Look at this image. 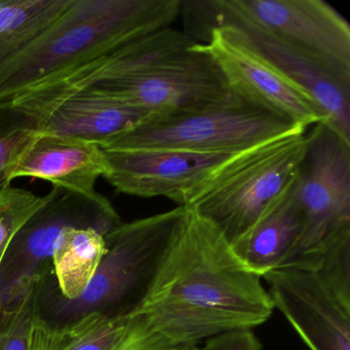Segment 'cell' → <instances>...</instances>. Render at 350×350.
Returning a JSON list of instances; mask_svg holds the SVG:
<instances>
[{"label":"cell","mask_w":350,"mask_h":350,"mask_svg":"<svg viewBox=\"0 0 350 350\" xmlns=\"http://www.w3.org/2000/svg\"><path fill=\"white\" fill-rule=\"evenodd\" d=\"M46 200V196H38L29 190L12 186L0 194V259L20 229Z\"/></svg>","instance_id":"cell-23"},{"label":"cell","mask_w":350,"mask_h":350,"mask_svg":"<svg viewBox=\"0 0 350 350\" xmlns=\"http://www.w3.org/2000/svg\"><path fill=\"white\" fill-rule=\"evenodd\" d=\"M180 16L198 44L213 28L249 26L350 73L349 23L323 0H182Z\"/></svg>","instance_id":"cell-5"},{"label":"cell","mask_w":350,"mask_h":350,"mask_svg":"<svg viewBox=\"0 0 350 350\" xmlns=\"http://www.w3.org/2000/svg\"><path fill=\"white\" fill-rule=\"evenodd\" d=\"M153 114L94 90L71 96L44 114L40 134L66 137L103 147Z\"/></svg>","instance_id":"cell-14"},{"label":"cell","mask_w":350,"mask_h":350,"mask_svg":"<svg viewBox=\"0 0 350 350\" xmlns=\"http://www.w3.org/2000/svg\"><path fill=\"white\" fill-rule=\"evenodd\" d=\"M309 129L304 159L292 186L304 233L284 265L312 257L350 232V142L325 122Z\"/></svg>","instance_id":"cell-8"},{"label":"cell","mask_w":350,"mask_h":350,"mask_svg":"<svg viewBox=\"0 0 350 350\" xmlns=\"http://www.w3.org/2000/svg\"><path fill=\"white\" fill-rule=\"evenodd\" d=\"M40 135L36 116L12 100L0 101V194L11 186L20 159Z\"/></svg>","instance_id":"cell-18"},{"label":"cell","mask_w":350,"mask_h":350,"mask_svg":"<svg viewBox=\"0 0 350 350\" xmlns=\"http://www.w3.org/2000/svg\"><path fill=\"white\" fill-rule=\"evenodd\" d=\"M307 131L239 153L184 198L181 206L213 225L230 245L249 232L291 189Z\"/></svg>","instance_id":"cell-4"},{"label":"cell","mask_w":350,"mask_h":350,"mask_svg":"<svg viewBox=\"0 0 350 350\" xmlns=\"http://www.w3.org/2000/svg\"><path fill=\"white\" fill-rule=\"evenodd\" d=\"M227 26L237 28L262 58L319 106L325 116L323 122L350 142L349 72L334 68L303 49L261 30Z\"/></svg>","instance_id":"cell-13"},{"label":"cell","mask_w":350,"mask_h":350,"mask_svg":"<svg viewBox=\"0 0 350 350\" xmlns=\"http://www.w3.org/2000/svg\"><path fill=\"white\" fill-rule=\"evenodd\" d=\"M103 176L120 193L163 198L181 206L184 198L237 154L196 153L167 149H103Z\"/></svg>","instance_id":"cell-11"},{"label":"cell","mask_w":350,"mask_h":350,"mask_svg":"<svg viewBox=\"0 0 350 350\" xmlns=\"http://www.w3.org/2000/svg\"><path fill=\"white\" fill-rule=\"evenodd\" d=\"M130 321L131 317L110 319L90 313L61 329L50 327L58 350H111L126 333Z\"/></svg>","instance_id":"cell-19"},{"label":"cell","mask_w":350,"mask_h":350,"mask_svg":"<svg viewBox=\"0 0 350 350\" xmlns=\"http://www.w3.org/2000/svg\"><path fill=\"white\" fill-rule=\"evenodd\" d=\"M261 280L243 267L211 223L186 210L133 317H144L171 343L194 347L202 340L252 329L269 319L274 307Z\"/></svg>","instance_id":"cell-1"},{"label":"cell","mask_w":350,"mask_h":350,"mask_svg":"<svg viewBox=\"0 0 350 350\" xmlns=\"http://www.w3.org/2000/svg\"><path fill=\"white\" fill-rule=\"evenodd\" d=\"M73 0H0V42L24 38L60 16Z\"/></svg>","instance_id":"cell-20"},{"label":"cell","mask_w":350,"mask_h":350,"mask_svg":"<svg viewBox=\"0 0 350 350\" xmlns=\"http://www.w3.org/2000/svg\"><path fill=\"white\" fill-rule=\"evenodd\" d=\"M186 216L173 210L122 223L106 235V254L88 288L68 300L59 291L53 267L34 286L36 317L61 329L90 313L130 319L146 298L151 284Z\"/></svg>","instance_id":"cell-3"},{"label":"cell","mask_w":350,"mask_h":350,"mask_svg":"<svg viewBox=\"0 0 350 350\" xmlns=\"http://www.w3.org/2000/svg\"><path fill=\"white\" fill-rule=\"evenodd\" d=\"M106 254L105 235L94 228H69L52 256L59 291L65 299L79 298L91 282Z\"/></svg>","instance_id":"cell-17"},{"label":"cell","mask_w":350,"mask_h":350,"mask_svg":"<svg viewBox=\"0 0 350 350\" xmlns=\"http://www.w3.org/2000/svg\"><path fill=\"white\" fill-rule=\"evenodd\" d=\"M106 173L103 149L96 144L66 137L42 135L20 159L14 180L36 178L53 186L83 194H94Z\"/></svg>","instance_id":"cell-15"},{"label":"cell","mask_w":350,"mask_h":350,"mask_svg":"<svg viewBox=\"0 0 350 350\" xmlns=\"http://www.w3.org/2000/svg\"><path fill=\"white\" fill-rule=\"evenodd\" d=\"M88 90L142 108L154 118L196 111L239 97L198 44L139 72L101 81Z\"/></svg>","instance_id":"cell-9"},{"label":"cell","mask_w":350,"mask_h":350,"mask_svg":"<svg viewBox=\"0 0 350 350\" xmlns=\"http://www.w3.org/2000/svg\"><path fill=\"white\" fill-rule=\"evenodd\" d=\"M284 266H297L317 272L339 300L350 307V232L331 241L317 255Z\"/></svg>","instance_id":"cell-21"},{"label":"cell","mask_w":350,"mask_h":350,"mask_svg":"<svg viewBox=\"0 0 350 350\" xmlns=\"http://www.w3.org/2000/svg\"><path fill=\"white\" fill-rule=\"evenodd\" d=\"M198 48L208 54L241 100L308 130L325 122L319 106L262 58L234 26L213 28Z\"/></svg>","instance_id":"cell-10"},{"label":"cell","mask_w":350,"mask_h":350,"mask_svg":"<svg viewBox=\"0 0 350 350\" xmlns=\"http://www.w3.org/2000/svg\"><path fill=\"white\" fill-rule=\"evenodd\" d=\"M182 0H73L20 40L0 42V101L122 44L172 27Z\"/></svg>","instance_id":"cell-2"},{"label":"cell","mask_w":350,"mask_h":350,"mask_svg":"<svg viewBox=\"0 0 350 350\" xmlns=\"http://www.w3.org/2000/svg\"><path fill=\"white\" fill-rule=\"evenodd\" d=\"M0 262H1V259H0Z\"/></svg>","instance_id":"cell-27"},{"label":"cell","mask_w":350,"mask_h":350,"mask_svg":"<svg viewBox=\"0 0 350 350\" xmlns=\"http://www.w3.org/2000/svg\"><path fill=\"white\" fill-rule=\"evenodd\" d=\"M101 194L54 186L42 208L25 223L0 262V311L15 306L52 266V256L69 228H94L109 234L122 224Z\"/></svg>","instance_id":"cell-7"},{"label":"cell","mask_w":350,"mask_h":350,"mask_svg":"<svg viewBox=\"0 0 350 350\" xmlns=\"http://www.w3.org/2000/svg\"><path fill=\"white\" fill-rule=\"evenodd\" d=\"M34 314V288L15 306L0 311V350H28Z\"/></svg>","instance_id":"cell-24"},{"label":"cell","mask_w":350,"mask_h":350,"mask_svg":"<svg viewBox=\"0 0 350 350\" xmlns=\"http://www.w3.org/2000/svg\"><path fill=\"white\" fill-rule=\"evenodd\" d=\"M301 131L307 130L237 97L196 111L149 118L101 148L239 154Z\"/></svg>","instance_id":"cell-6"},{"label":"cell","mask_w":350,"mask_h":350,"mask_svg":"<svg viewBox=\"0 0 350 350\" xmlns=\"http://www.w3.org/2000/svg\"><path fill=\"white\" fill-rule=\"evenodd\" d=\"M188 350H204V348H198L196 347V346H194V347L189 348Z\"/></svg>","instance_id":"cell-26"},{"label":"cell","mask_w":350,"mask_h":350,"mask_svg":"<svg viewBox=\"0 0 350 350\" xmlns=\"http://www.w3.org/2000/svg\"><path fill=\"white\" fill-rule=\"evenodd\" d=\"M204 350H262L252 329L229 332L206 340Z\"/></svg>","instance_id":"cell-25"},{"label":"cell","mask_w":350,"mask_h":350,"mask_svg":"<svg viewBox=\"0 0 350 350\" xmlns=\"http://www.w3.org/2000/svg\"><path fill=\"white\" fill-rule=\"evenodd\" d=\"M303 233L304 218L291 187L249 232L230 247L243 267L262 278L292 257Z\"/></svg>","instance_id":"cell-16"},{"label":"cell","mask_w":350,"mask_h":350,"mask_svg":"<svg viewBox=\"0 0 350 350\" xmlns=\"http://www.w3.org/2000/svg\"><path fill=\"white\" fill-rule=\"evenodd\" d=\"M191 347L178 346L161 337L141 315L131 317L122 339L111 350H188ZM28 350H58L53 329L34 314Z\"/></svg>","instance_id":"cell-22"},{"label":"cell","mask_w":350,"mask_h":350,"mask_svg":"<svg viewBox=\"0 0 350 350\" xmlns=\"http://www.w3.org/2000/svg\"><path fill=\"white\" fill-rule=\"evenodd\" d=\"M274 308L288 319L310 350H350V307L317 272L282 266L262 276Z\"/></svg>","instance_id":"cell-12"}]
</instances>
